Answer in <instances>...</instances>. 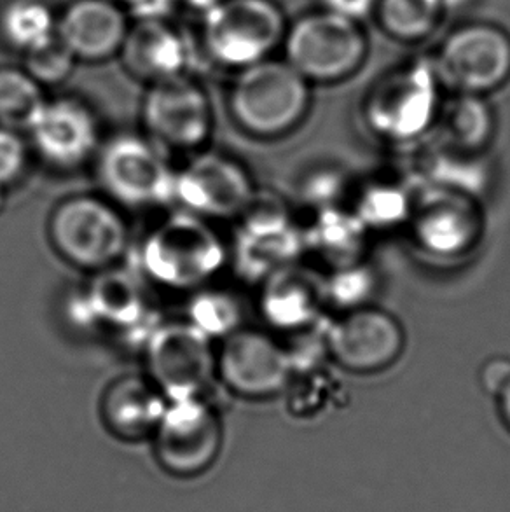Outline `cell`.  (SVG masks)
Wrapping results in <instances>:
<instances>
[{
  "label": "cell",
  "instance_id": "obj_21",
  "mask_svg": "<svg viewBox=\"0 0 510 512\" xmlns=\"http://www.w3.org/2000/svg\"><path fill=\"white\" fill-rule=\"evenodd\" d=\"M123 9L111 0H76L56 23V34L77 62H104L119 55L128 34Z\"/></svg>",
  "mask_w": 510,
  "mask_h": 512
},
{
  "label": "cell",
  "instance_id": "obj_31",
  "mask_svg": "<svg viewBox=\"0 0 510 512\" xmlns=\"http://www.w3.org/2000/svg\"><path fill=\"white\" fill-rule=\"evenodd\" d=\"M283 394L292 415L311 416L322 413L338 397V385L322 364H315L296 369Z\"/></svg>",
  "mask_w": 510,
  "mask_h": 512
},
{
  "label": "cell",
  "instance_id": "obj_25",
  "mask_svg": "<svg viewBox=\"0 0 510 512\" xmlns=\"http://www.w3.org/2000/svg\"><path fill=\"white\" fill-rule=\"evenodd\" d=\"M418 172L427 186L446 187L476 198L490 179L483 153H465L444 142L434 144L428 153L421 156Z\"/></svg>",
  "mask_w": 510,
  "mask_h": 512
},
{
  "label": "cell",
  "instance_id": "obj_39",
  "mask_svg": "<svg viewBox=\"0 0 510 512\" xmlns=\"http://www.w3.org/2000/svg\"><path fill=\"white\" fill-rule=\"evenodd\" d=\"M182 2H186L187 6L203 9V11L207 13L208 9H212V7L217 6L221 0H182Z\"/></svg>",
  "mask_w": 510,
  "mask_h": 512
},
{
  "label": "cell",
  "instance_id": "obj_35",
  "mask_svg": "<svg viewBox=\"0 0 510 512\" xmlns=\"http://www.w3.org/2000/svg\"><path fill=\"white\" fill-rule=\"evenodd\" d=\"M479 381L486 394L497 399L498 395L509 387L510 383V359L509 357H493L486 360L481 373H479Z\"/></svg>",
  "mask_w": 510,
  "mask_h": 512
},
{
  "label": "cell",
  "instance_id": "obj_14",
  "mask_svg": "<svg viewBox=\"0 0 510 512\" xmlns=\"http://www.w3.org/2000/svg\"><path fill=\"white\" fill-rule=\"evenodd\" d=\"M407 228L428 256L456 259L470 254L481 242L483 210L472 194L425 186L414 194Z\"/></svg>",
  "mask_w": 510,
  "mask_h": 512
},
{
  "label": "cell",
  "instance_id": "obj_5",
  "mask_svg": "<svg viewBox=\"0 0 510 512\" xmlns=\"http://www.w3.org/2000/svg\"><path fill=\"white\" fill-rule=\"evenodd\" d=\"M154 313L142 278L119 266L93 273L67 303V317L79 331L111 333L142 348L161 324Z\"/></svg>",
  "mask_w": 510,
  "mask_h": 512
},
{
  "label": "cell",
  "instance_id": "obj_11",
  "mask_svg": "<svg viewBox=\"0 0 510 512\" xmlns=\"http://www.w3.org/2000/svg\"><path fill=\"white\" fill-rule=\"evenodd\" d=\"M432 63L442 88L488 95L510 81V34L491 23L463 25L442 41Z\"/></svg>",
  "mask_w": 510,
  "mask_h": 512
},
{
  "label": "cell",
  "instance_id": "obj_29",
  "mask_svg": "<svg viewBox=\"0 0 510 512\" xmlns=\"http://www.w3.org/2000/svg\"><path fill=\"white\" fill-rule=\"evenodd\" d=\"M242 306L228 291L201 287L187 305V322L210 340H226L242 329Z\"/></svg>",
  "mask_w": 510,
  "mask_h": 512
},
{
  "label": "cell",
  "instance_id": "obj_2",
  "mask_svg": "<svg viewBox=\"0 0 510 512\" xmlns=\"http://www.w3.org/2000/svg\"><path fill=\"white\" fill-rule=\"evenodd\" d=\"M48 238L65 263L93 275L119 266L130 245V228L119 205L104 194L77 193L51 210Z\"/></svg>",
  "mask_w": 510,
  "mask_h": 512
},
{
  "label": "cell",
  "instance_id": "obj_23",
  "mask_svg": "<svg viewBox=\"0 0 510 512\" xmlns=\"http://www.w3.org/2000/svg\"><path fill=\"white\" fill-rule=\"evenodd\" d=\"M303 231L306 250L331 264L332 270L362 261L369 229L353 210H343L338 205L318 208L310 228Z\"/></svg>",
  "mask_w": 510,
  "mask_h": 512
},
{
  "label": "cell",
  "instance_id": "obj_33",
  "mask_svg": "<svg viewBox=\"0 0 510 512\" xmlns=\"http://www.w3.org/2000/svg\"><path fill=\"white\" fill-rule=\"evenodd\" d=\"M76 62V56L72 55L58 34L25 53V70L42 88L65 83L74 72Z\"/></svg>",
  "mask_w": 510,
  "mask_h": 512
},
{
  "label": "cell",
  "instance_id": "obj_20",
  "mask_svg": "<svg viewBox=\"0 0 510 512\" xmlns=\"http://www.w3.org/2000/svg\"><path fill=\"white\" fill-rule=\"evenodd\" d=\"M261 284L259 310L269 326L294 334L318 326L327 303L324 278L292 264Z\"/></svg>",
  "mask_w": 510,
  "mask_h": 512
},
{
  "label": "cell",
  "instance_id": "obj_12",
  "mask_svg": "<svg viewBox=\"0 0 510 512\" xmlns=\"http://www.w3.org/2000/svg\"><path fill=\"white\" fill-rule=\"evenodd\" d=\"M147 376L168 401L205 397L217 380L212 340L187 320L161 322L144 345Z\"/></svg>",
  "mask_w": 510,
  "mask_h": 512
},
{
  "label": "cell",
  "instance_id": "obj_24",
  "mask_svg": "<svg viewBox=\"0 0 510 512\" xmlns=\"http://www.w3.org/2000/svg\"><path fill=\"white\" fill-rule=\"evenodd\" d=\"M437 125L441 142L465 153L479 154L490 146L497 121L484 95L455 93L446 104L442 102Z\"/></svg>",
  "mask_w": 510,
  "mask_h": 512
},
{
  "label": "cell",
  "instance_id": "obj_37",
  "mask_svg": "<svg viewBox=\"0 0 510 512\" xmlns=\"http://www.w3.org/2000/svg\"><path fill=\"white\" fill-rule=\"evenodd\" d=\"M498 408H500V415L504 420L507 429L510 430V383L509 387L505 388L502 394L498 395Z\"/></svg>",
  "mask_w": 510,
  "mask_h": 512
},
{
  "label": "cell",
  "instance_id": "obj_36",
  "mask_svg": "<svg viewBox=\"0 0 510 512\" xmlns=\"http://www.w3.org/2000/svg\"><path fill=\"white\" fill-rule=\"evenodd\" d=\"M376 4L378 0H322V9L360 23L373 16Z\"/></svg>",
  "mask_w": 510,
  "mask_h": 512
},
{
  "label": "cell",
  "instance_id": "obj_3",
  "mask_svg": "<svg viewBox=\"0 0 510 512\" xmlns=\"http://www.w3.org/2000/svg\"><path fill=\"white\" fill-rule=\"evenodd\" d=\"M311 105V83L294 67L266 58L238 72L229 111L243 132L278 139L303 123Z\"/></svg>",
  "mask_w": 510,
  "mask_h": 512
},
{
  "label": "cell",
  "instance_id": "obj_28",
  "mask_svg": "<svg viewBox=\"0 0 510 512\" xmlns=\"http://www.w3.org/2000/svg\"><path fill=\"white\" fill-rule=\"evenodd\" d=\"M46 102L41 84L25 69H0V126L27 132Z\"/></svg>",
  "mask_w": 510,
  "mask_h": 512
},
{
  "label": "cell",
  "instance_id": "obj_19",
  "mask_svg": "<svg viewBox=\"0 0 510 512\" xmlns=\"http://www.w3.org/2000/svg\"><path fill=\"white\" fill-rule=\"evenodd\" d=\"M170 401L147 374H123L100 397L104 429L121 443L151 441Z\"/></svg>",
  "mask_w": 510,
  "mask_h": 512
},
{
  "label": "cell",
  "instance_id": "obj_9",
  "mask_svg": "<svg viewBox=\"0 0 510 512\" xmlns=\"http://www.w3.org/2000/svg\"><path fill=\"white\" fill-rule=\"evenodd\" d=\"M151 441L154 460L166 476L180 481L201 478L221 458V413L205 397L170 401Z\"/></svg>",
  "mask_w": 510,
  "mask_h": 512
},
{
  "label": "cell",
  "instance_id": "obj_32",
  "mask_svg": "<svg viewBox=\"0 0 510 512\" xmlns=\"http://www.w3.org/2000/svg\"><path fill=\"white\" fill-rule=\"evenodd\" d=\"M325 280L327 303L338 306L345 312L367 306L376 291V275L366 263H353L334 268Z\"/></svg>",
  "mask_w": 510,
  "mask_h": 512
},
{
  "label": "cell",
  "instance_id": "obj_8",
  "mask_svg": "<svg viewBox=\"0 0 510 512\" xmlns=\"http://www.w3.org/2000/svg\"><path fill=\"white\" fill-rule=\"evenodd\" d=\"M238 221L231 259L245 280L264 282L276 271L297 264L306 252L304 231L294 224L278 194L255 189Z\"/></svg>",
  "mask_w": 510,
  "mask_h": 512
},
{
  "label": "cell",
  "instance_id": "obj_16",
  "mask_svg": "<svg viewBox=\"0 0 510 512\" xmlns=\"http://www.w3.org/2000/svg\"><path fill=\"white\" fill-rule=\"evenodd\" d=\"M292 371L289 348L257 329H238L217 352V380L243 399L283 394Z\"/></svg>",
  "mask_w": 510,
  "mask_h": 512
},
{
  "label": "cell",
  "instance_id": "obj_4",
  "mask_svg": "<svg viewBox=\"0 0 510 512\" xmlns=\"http://www.w3.org/2000/svg\"><path fill=\"white\" fill-rule=\"evenodd\" d=\"M442 84L432 58H414L381 77L362 114L369 130L390 144H413L430 132L441 112Z\"/></svg>",
  "mask_w": 510,
  "mask_h": 512
},
{
  "label": "cell",
  "instance_id": "obj_13",
  "mask_svg": "<svg viewBox=\"0 0 510 512\" xmlns=\"http://www.w3.org/2000/svg\"><path fill=\"white\" fill-rule=\"evenodd\" d=\"M145 135L168 153H200L214 135L207 91L187 76L151 84L142 102Z\"/></svg>",
  "mask_w": 510,
  "mask_h": 512
},
{
  "label": "cell",
  "instance_id": "obj_6",
  "mask_svg": "<svg viewBox=\"0 0 510 512\" xmlns=\"http://www.w3.org/2000/svg\"><path fill=\"white\" fill-rule=\"evenodd\" d=\"M93 163L104 196L116 205L151 208L175 201L177 168L147 135H114L102 142Z\"/></svg>",
  "mask_w": 510,
  "mask_h": 512
},
{
  "label": "cell",
  "instance_id": "obj_40",
  "mask_svg": "<svg viewBox=\"0 0 510 512\" xmlns=\"http://www.w3.org/2000/svg\"><path fill=\"white\" fill-rule=\"evenodd\" d=\"M111 2H116L119 6H125V4H128V6H144L151 0H111Z\"/></svg>",
  "mask_w": 510,
  "mask_h": 512
},
{
  "label": "cell",
  "instance_id": "obj_17",
  "mask_svg": "<svg viewBox=\"0 0 510 512\" xmlns=\"http://www.w3.org/2000/svg\"><path fill=\"white\" fill-rule=\"evenodd\" d=\"M27 133L39 160L60 172H72L95 161L104 142L93 109L72 97L46 98Z\"/></svg>",
  "mask_w": 510,
  "mask_h": 512
},
{
  "label": "cell",
  "instance_id": "obj_34",
  "mask_svg": "<svg viewBox=\"0 0 510 512\" xmlns=\"http://www.w3.org/2000/svg\"><path fill=\"white\" fill-rule=\"evenodd\" d=\"M32 147L21 132L0 126V186H14L27 173Z\"/></svg>",
  "mask_w": 510,
  "mask_h": 512
},
{
  "label": "cell",
  "instance_id": "obj_22",
  "mask_svg": "<svg viewBox=\"0 0 510 512\" xmlns=\"http://www.w3.org/2000/svg\"><path fill=\"white\" fill-rule=\"evenodd\" d=\"M119 56L131 76L149 86L186 76L189 60L182 37L154 18L138 21L135 27L128 28Z\"/></svg>",
  "mask_w": 510,
  "mask_h": 512
},
{
  "label": "cell",
  "instance_id": "obj_1",
  "mask_svg": "<svg viewBox=\"0 0 510 512\" xmlns=\"http://www.w3.org/2000/svg\"><path fill=\"white\" fill-rule=\"evenodd\" d=\"M229 259V249L207 219L180 210L152 228L140 245V270L152 284L173 291H198Z\"/></svg>",
  "mask_w": 510,
  "mask_h": 512
},
{
  "label": "cell",
  "instance_id": "obj_26",
  "mask_svg": "<svg viewBox=\"0 0 510 512\" xmlns=\"http://www.w3.org/2000/svg\"><path fill=\"white\" fill-rule=\"evenodd\" d=\"M414 193L399 180L376 179L360 187L353 214L367 229L388 231L409 221Z\"/></svg>",
  "mask_w": 510,
  "mask_h": 512
},
{
  "label": "cell",
  "instance_id": "obj_38",
  "mask_svg": "<svg viewBox=\"0 0 510 512\" xmlns=\"http://www.w3.org/2000/svg\"><path fill=\"white\" fill-rule=\"evenodd\" d=\"M446 11H462L465 7L474 6L476 0H441Z\"/></svg>",
  "mask_w": 510,
  "mask_h": 512
},
{
  "label": "cell",
  "instance_id": "obj_15",
  "mask_svg": "<svg viewBox=\"0 0 510 512\" xmlns=\"http://www.w3.org/2000/svg\"><path fill=\"white\" fill-rule=\"evenodd\" d=\"M254 193L249 170L228 154L203 149L177 170L175 201L207 221L238 219Z\"/></svg>",
  "mask_w": 510,
  "mask_h": 512
},
{
  "label": "cell",
  "instance_id": "obj_7",
  "mask_svg": "<svg viewBox=\"0 0 510 512\" xmlns=\"http://www.w3.org/2000/svg\"><path fill=\"white\" fill-rule=\"evenodd\" d=\"M283 49L285 62L308 83L331 84L352 77L366 63L369 39L359 21L322 9L289 25Z\"/></svg>",
  "mask_w": 510,
  "mask_h": 512
},
{
  "label": "cell",
  "instance_id": "obj_30",
  "mask_svg": "<svg viewBox=\"0 0 510 512\" xmlns=\"http://www.w3.org/2000/svg\"><path fill=\"white\" fill-rule=\"evenodd\" d=\"M55 16L39 0H16L2 14V32L14 48L27 53L56 35Z\"/></svg>",
  "mask_w": 510,
  "mask_h": 512
},
{
  "label": "cell",
  "instance_id": "obj_27",
  "mask_svg": "<svg viewBox=\"0 0 510 512\" xmlns=\"http://www.w3.org/2000/svg\"><path fill=\"white\" fill-rule=\"evenodd\" d=\"M441 0H378L374 16L386 35L406 44L425 41L441 25Z\"/></svg>",
  "mask_w": 510,
  "mask_h": 512
},
{
  "label": "cell",
  "instance_id": "obj_10",
  "mask_svg": "<svg viewBox=\"0 0 510 512\" xmlns=\"http://www.w3.org/2000/svg\"><path fill=\"white\" fill-rule=\"evenodd\" d=\"M287 28L275 0H221L205 16V46L215 62L242 70L269 58Z\"/></svg>",
  "mask_w": 510,
  "mask_h": 512
},
{
  "label": "cell",
  "instance_id": "obj_18",
  "mask_svg": "<svg viewBox=\"0 0 510 512\" xmlns=\"http://www.w3.org/2000/svg\"><path fill=\"white\" fill-rule=\"evenodd\" d=\"M327 352L350 373L385 371L402 357L406 348L404 327L392 313L374 306L345 312L325 327Z\"/></svg>",
  "mask_w": 510,
  "mask_h": 512
},
{
  "label": "cell",
  "instance_id": "obj_41",
  "mask_svg": "<svg viewBox=\"0 0 510 512\" xmlns=\"http://www.w3.org/2000/svg\"><path fill=\"white\" fill-rule=\"evenodd\" d=\"M7 205V189L0 186V215L4 214Z\"/></svg>",
  "mask_w": 510,
  "mask_h": 512
}]
</instances>
